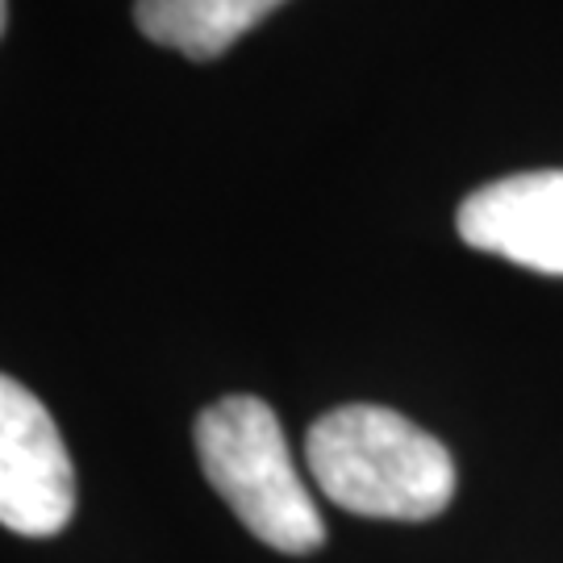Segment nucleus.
Listing matches in <instances>:
<instances>
[{
	"instance_id": "6",
	"label": "nucleus",
	"mask_w": 563,
	"mask_h": 563,
	"mask_svg": "<svg viewBox=\"0 0 563 563\" xmlns=\"http://www.w3.org/2000/svg\"><path fill=\"white\" fill-rule=\"evenodd\" d=\"M0 30H4V0H0Z\"/></svg>"
},
{
	"instance_id": "1",
	"label": "nucleus",
	"mask_w": 563,
	"mask_h": 563,
	"mask_svg": "<svg viewBox=\"0 0 563 563\" xmlns=\"http://www.w3.org/2000/svg\"><path fill=\"white\" fill-rule=\"evenodd\" d=\"M309 476L346 514L430 522L455 497V460L434 434L384 405H342L309 426Z\"/></svg>"
},
{
	"instance_id": "2",
	"label": "nucleus",
	"mask_w": 563,
	"mask_h": 563,
	"mask_svg": "<svg viewBox=\"0 0 563 563\" xmlns=\"http://www.w3.org/2000/svg\"><path fill=\"white\" fill-rule=\"evenodd\" d=\"M197 455L209 484L260 543L309 555L325 543V522L305 488L272 405L222 397L197 418Z\"/></svg>"
},
{
	"instance_id": "4",
	"label": "nucleus",
	"mask_w": 563,
	"mask_h": 563,
	"mask_svg": "<svg viewBox=\"0 0 563 563\" xmlns=\"http://www.w3.org/2000/svg\"><path fill=\"white\" fill-rule=\"evenodd\" d=\"M460 239L543 276H563V172L484 184L460 205Z\"/></svg>"
},
{
	"instance_id": "3",
	"label": "nucleus",
	"mask_w": 563,
	"mask_h": 563,
	"mask_svg": "<svg viewBox=\"0 0 563 563\" xmlns=\"http://www.w3.org/2000/svg\"><path fill=\"white\" fill-rule=\"evenodd\" d=\"M76 514V467L51 409L0 372V526L51 539Z\"/></svg>"
},
{
	"instance_id": "5",
	"label": "nucleus",
	"mask_w": 563,
	"mask_h": 563,
	"mask_svg": "<svg viewBox=\"0 0 563 563\" xmlns=\"http://www.w3.org/2000/svg\"><path fill=\"white\" fill-rule=\"evenodd\" d=\"M284 0H139L134 21L151 42L188 59H218Z\"/></svg>"
}]
</instances>
